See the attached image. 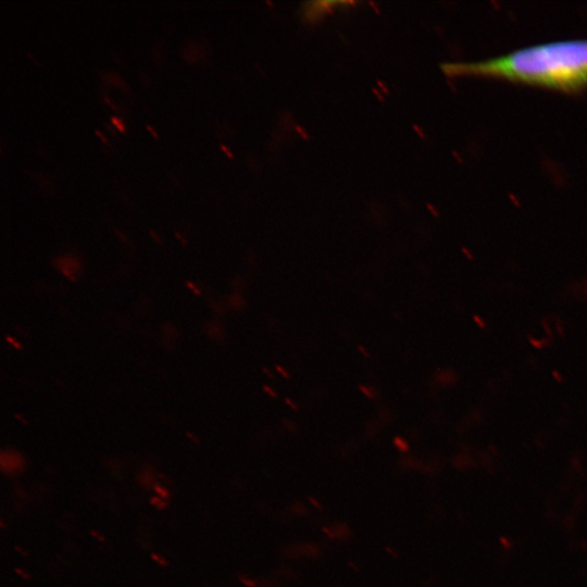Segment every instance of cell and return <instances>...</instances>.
Listing matches in <instances>:
<instances>
[{"label":"cell","instance_id":"obj_1","mask_svg":"<svg viewBox=\"0 0 587 587\" xmlns=\"http://www.w3.org/2000/svg\"><path fill=\"white\" fill-rule=\"evenodd\" d=\"M441 71L450 77L491 78L577 93L587 88V39L534 45L480 61L447 62Z\"/></svg>","mask_w":587,"mask_h":587},{"label":"cell","instance_id":"obj_2","mask_svg":"<svg viewBox=\"0 0 587 587\" xmlns=\"http://www.w3.org/2000/svg\"><path fill=\"white\" fill-rule=\"evenodd\" d=\"M54 266L67 278L74 280L80 271L79 261L72 257L65 255L54 260Z\"/></svg>","mask_w":587,"mask_h":587},{"label":"cell","instance_id":"obj_3","mask_svg":"<svg viewBox=\"0 0 587 587\" xmlns=\"http://www.w3.org/2000/svg\"><path fill=\"white\" fill-rule=\"evenodd\" d=\"M24 466V460L22 455L16 451H2L1 453V467L7 474H13L18 472Z\"/></svg>","mask_w":587,"mask_h":587},{"label":"cell","instance_id":"obj_4","mask_svg":"<svg viewBox=\"0 0 587 587\" xmlns=\"http://www.w3.org/2000/svg\"><path fill=\"white\" fill-rule=\"evenodd\" d=\"M150 504L155 507L159 510H163L166 507V502L162 500L159 496H154L150 499Z\"/></svg>","mask_w":587,"mask_h":587},{"label":"cell","instance_id":"obj_5","mask_svg":"<svg viewBox=\"0 0 587 587\" xmlns=\"http://www.w3.org/2000/svg\"><path fill=\"white\" fill-rule=\"evenodd\" d=\"M154 490H155L157 495L162 499H167L170 497V492L165 487L157 485V486H154Z\"/></svg>","mask_w":587,"mask_h":587},{"label":"cell","instance_id":"obj_6","mask_svg":"<svg viewBox=\"0 0 587 587\" xmlns=\"http://www.w3.org/2000/svg\"><path fill=\"white\" fill-rule=\"evenodd\" d=\"M151 558H152V560H154L161 566H166L168 564V562L165 560V558L161 557L160 554L152 553Z\"/></svg>","mask_w":587,"mask_h":587},{"label":"cell","instance_id":"obj_7","mask_svg":"<svg viewBox=\"0 0 587 587\" xmlns=\"http://www.w3.org/2000/svg\"><path fill=\"white\" fill-rule=\"evenodd\" d=\"M111 122H112V124H113L120 132H122V133L125 132L124 124H123V122H122L121 120H118V118L115 117V116H112V117H111Z\"/></svg>","mask_w":587,"mask_h":587},{"label":"cell","instance_id":"obj_8","mask_svg":"<svg viewBox=\"0 0 587 587\" xmlns=\"http://www.w3.org/2000/svg\"><path fill=\"white\" fill-rule=\"evenodd\" d=\"M7 341L10 342L14 348L22 349V346L18 341H16L14 338L7 336Z\"/></svg>","mask_w":587,"mask_h":587},{"label":"cell","instance_id":"obj_9","mask_svg":"<svg viewBox=\"0 0 587 587\" xmlns=\"http://www.w3.org/2000/svg\"><path fill=\"white\" fill-rule=\"evenodd\" d=\"M187 286L195 295L199 296L201 294L200 289L193 283L187 282Z\"/></svg>","mask_w":587,"mask_h":587},{"label":"cell","instance_id":"obj_10","mask_svg":"<svg viewBox=\"0 0 587 587\" xmlns=\"http://www.w3.org/2000/svg\"><path fill=\"white\" fill-rule=\"evenodd\" d=\"M395 442L401 450H405L408 448L407 445H403L404 442L402 441V439L397 438Z\"/></svg>","mask_w":587,"mask_h":587},{"label":"cell","instance_id":"obj_11","mask_svg":"<svg viewBox=\"0 0 587 587\" xmlns=\"http://www.w3.org/2000/svg\"><path fill=\"white\" fill-rule=\"evenodd\" d=\"M90 534L99 541H104V538L98 532L91 530Z\"/></svg>","mask_w":587,"mask_h":587},{"label":"cell","instance_id":"obj_12","mask_svg":"<svg viewBox=\"0 0 587 587\" xmlns=\"http://www.w3.org/2000/svg\"><path fill=\"white\" fill-rule=\"evenodd\" d=\"M15 572H16L20 576H22L23 578H29L28 573L22 571L21 569H16Z\"/></svg>","mask_w":587,"mask_h":587},{"label":"cell","instance_id":"obj_13","mask_svg":"<svg viewBox=\"0 0 587 587\" xmlns=\"http://www.w3.org/2000/svg\"><path fill=\"white\" fill-rule=\"evenodd\" d=\"M147 129L152 134L154 138H158V134L153 130L151 126L147 125Z\"/></svg>","mask_w":587,"mask_h":587}]
</instances>
